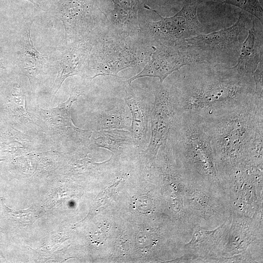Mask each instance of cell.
I'll list each match as a JSON object with an SVG mask.
<instances>
[{
  "mask_svg": "<svg viewBox=\"0 0 263 263\" xmlns=\"http://www.w3.org/2000/svg\"><path fill=\"white\" fill-rule=\"evenodd\" d=\"M252 80L231 68L189 78L176 96L171 93L175 113L204 120L233 110L254 98Z\"/></svg>",
  "mask_w": 263,
  "mask_h": 263,
  "instance_id": "6da1fadb",
  "label": "cell"
},
{
  "mask_svg": "<svg viewBox=\"0 0 263 263\" xmlns=\"http://www.w3.org/2000/svg\"><path fill=\"white\" fill-rule=\"evenodd\" d=\"M263 105L254 98L233 110L201 120L212 151L224 163L236 164L250 151L263 126Z\"/></svg>",
  "mask_w": 263,
  "mask_h": 263,
  "instance_id": "7a4b0ae2",
  "label": "cell"
},
{
  "mask_svg": "<svg viewBox=\"0 0 263 263\" xmlns=\"http://www.w3.org/2000/svg\"><path fill=\"white\" fill-rule=\"evenodd\" d=\"M198 3L195 0H185L181 9L170 17H163L156 10L145 4L144 7L156 13L160 20L150 23L152 33L156 38L170 46L181 47L186 40L203 31V25L197 15Z\"/></svg>",
  "mask_w": 263,
  "mask_h": 263,
  "instance_id": "3957f363",
  "label": "cell"
},
{
  "mask_svg": "<svg viewBox=\"0 0 263 263\" xmlns=\"http://www.w3.org/2000/svg\"><path fill=\"white\" fill-rule=\"evenodd\" d=\"M175 115L171 92L162 83L155 94L150 116V138L143 151L150 160H154L160 148L167 143Z\"/></svg>",
  "mask_w": 263,
  "mask_h": 263,
  "instance_id": "277c9868",
  "label": "cell"
},
{
  "mask_svg": "<svg viewBox=\"0 0 263 263\" xmlns=\"http://www.w3.org/2000/svg\"><path fill=\"white\" fill-rule=\"evenodd\" d=\"M153 48L154 51L144 69L127 80L129 84L144 77H158L162 83L168 76L182 67L205 60L200 53L182 51L180 47L168 46L159 43V46Z\"/></svg>",
  "mask_w": 263,
  "mask_h": 263,
  "instance_id": "5b68a950",
  "label": "cell"
},
{
  "mask_svg": "<svg viewBox=\"0 0 263 263\" xmlns=\"http://www.w3.org/2000/svg\"><path fill=\"white\" fill-rule=\"evenodd\" d=\"M248 21L247 16L241 11L237 21L231 26L188 38L186 43L195 50L207 53L230 51L239 46V36L245 29Z\"/></svg>",
  "mask_w": 263,
  "mask_h": 263,
  "instance_id": "8992f818",
  "label": "cell"
},
{
  "mask_svg": "<svg viewBox=\"0 0 263 263\" xmlns=\"http://www.w3.org/2000/svg\"><path fill=\"white\" fill-rule=\"evenodd\" d=\"M81 94L79 92H74L65 102L50 109H40V112L53 129L75 141L82 142L89 141L92 132L76 127L71 116V106Z\"/></svg>",
  "mask_w": 263,
  "mask_h": 263,
  "instance_id": "52a82bcc",
  "label": "cell"
},
{
  "mask_svg": "<svg viewBox=\"0 0 263 263\" xmlns=\"http://www.w3.org/2000/svg\"><path fill=\"white\" fill-rule=\"evenodd\" d=\"M92 48L90 41L82 40L69 45L60 52L57 61V74L52 88L54 95L67 78L82 71Z\"/></svg>",
  "mask_w": 263,
  "mask_h": 263,
  "instance_id": "ba28073f",
  "label": "cell"
},
{
  "mask_svg": "<svg viewBox=\"0 0 263 263\" xmlns=\"http://www.w3.org/2000/svg\"><path fill=\"white\" fill-rule=\"evenodd\" d=\"M124 99L132 114L130 132L134 146L144 151L148 142L149 121L151 109L148 103L136 96L129 84L125 89Z\"/></svg>",
  "mask_w": 263,
  "mask_h": 263,
  "instance_id": "9c48e42d",
  "label": "cell"
},
{
  "mask_svg": "<svg viewBox=\"0 0 263 263\" xmlns=\"http://www.w3.org/2000/svg\"><path fill=\"white\" fill-rule=\"evenodd\" d=\"M34 19H28L22 27L19 50V62L21 71L33 85L43 73L47 58L35 47L31 37V27Z\"/></svg>",
  "mask_w": 263,
  "mask_h": 263,
  "instance_id": "30bf717a",
  "label": "cell"
},
{
  "mask_svg": "<svg viewBox=\"0 0 263 263\" xmlns=\"http://www.w3.org/2000/svg\"><path fill=\"white\" fill-rule=\"evenodd\" d=\"M248 30V35L243 43L237 63L231 68L241 76L252 78L259 62L263 59L262 34L258 33L255 25Z\"/></svg>",
  "mask_w": 263,
  "mask_h": 263,
  "instance_id": "8fae6325",
  "label": "cell"
},
{
  "mask_svg": "<svg viewBox=\"0 0 263 263\" xmlns=\"http://www.w3.org/2000/svg\"><path fill=\"white\" fill-rule=\"evenodd\" d=\"M88 143L92 148L107 149L113 155L120 153L128 146L134 145L130 132L122 129L92 132Z\"/></svg>",
  "mask_w": 263,
  "mask_h": 263,
  "instance_id": "7c38bea8",
  "label": "cell"
},
{
  "mask_svg": "<svg viewBox=\"0 0 263 263\" xmlns=\"http://www.w3.org/2000/svg\"><path fill=\"white\" fill-rule=\"evenodd\" d=\"M57 9L64 25L66 40L77 31L88 14L87 0H59Z\"/></svg>",
  "mask_w": 263,
  "mask_h": 263,
  "instance_id": "4fadbf2b",
  "label": "cell"
},
{
  "mask_svg": "<svg viewBox=\"0 0 263 263\" xmlns=\"http://www.w3.org/2000/svg\"><path fill=\"white\" fill-rule=\"evenodd\" d=\"M128 112L125 104L101 112L96 116V131L129 128L131 118Z\"/></svg>",
  "mask_w": 263,
  "mask_h": 263,
  "instance_id": "5bb4252c",
  "label": "cell"
},
{
  "mask_svg": "<svg viewBox=\"0 0 263 263\" xmlns=\"http://www.w3.org/2000/svg\"><path fill=\"white\" fill-rule=\"evenodd\" d=\"M116 19L127 23L137 18L138 0H113Z\"/></svg>",
  "mask_w": 263,
  "mask_h": 263,
  "instance_id": "9a60e30c",
  "label": "cell"
},
{
  "mask_svg": "<svg viewBox=\"0 0 263 263\" xmlns=\"http://www.w3.org/2000/svg\"><path fill=\"white\" fill-rule=\"evenodd\" d=\"M198 1H213L235 6L251 14L263 24V11L259 0H198Z\"/></svg>",
  "mask_w": 263,
  "mask_h": 263,
  "instance_id": "2e32d148",
  "label": "cell"
},
{
  "mask_svg": "<svg viewBox=\"0 0 263 263\" xmlns=\"http://www.w3.org/2000/svg\"><path fill=\"white\" fill-rule=\"evenodd\" d=\"M10 100L11 109L15 114L21 117L30 118L25 107V95L21 88H15Z\"/></svg>",
  "mask_w": 263,
  "mask_h": 263,
  "instance_id": "e0dca14e",
  "label": "cell"
},
{
  "mask_svg": "<svg viewBox=\"0 0 263 263\" xmlns=\"http://www.w3.org/2000/svg\"><path fill=\"white\" fill-rule=\"evenodd\" d=\"M125 176L122 177L120 180L114 183L111 186L105 188L99 194L97 200L94 207L95 210H96L99 207L104 206L111 201L113 197L116 194L117 186L119 185L120 182L124 180Z\"/></svg>",
  "mask_w": 263,
  "mask_h": 263,
  "instance_id": "ac0fdd59",
  "label": "cell"
},
{
  "mask_svg": "<svg viewBox=\"0 0 263 263\" xmlns=\"http://www.w3.org/2000/svg\"><path fill=\"white\" fill-rule=\"evenodd\" d=\"M263 59L259 62L257 68L253 74L252 77L254 82V95L256 101L263 103Z\"/></svg>",
  "mask_w": 263,
  "mask_h": 263,
  "instance_id": "d6986e66",
  "label": "cell"
},
{
  "mask_svg": "<svg viewBox=\"0 0 263 263\" xmlns=\"http://www.w3.org/2000/svg\"><path fill=\"white\" fill-rule=\"evenodd\" d=\"M32 3L36 7L40 8L37 0H26Z\"/></svg>",
  "mask_w": 263,
  "mask_h": 263,
  "instance_id": "ffe728a7",
  "label": "cell"
},
{
  "mask_svg": "<svg viewBox=\"0 0 263 263\" xmlns=\"http://www.w3.org/2000/svg\"><path fill=\"white\" fill-rule=\"evenodd\" d=\"M2 57H1V54H0V68L4 69L5 67H4V66L3 65V64L2 63Z\"/></svg>",
  "mask_w": 263,
  "mask_h": 263,
  "instance_id": "44dd1931",
  "label": "cell"
}]
</instances>
